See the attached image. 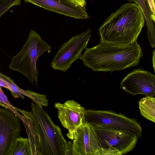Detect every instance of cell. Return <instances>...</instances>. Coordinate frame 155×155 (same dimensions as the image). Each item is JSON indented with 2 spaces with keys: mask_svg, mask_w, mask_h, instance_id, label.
Here are the masks:
<instances>
[{
  "mask_svg": "<svg viewBox=\"0 0 155 155\" xmlns=\"http://www.w3.org/2000/svg\"><path fill=\"white\" fill-rule=\"evenodd\" d=\"M19 91L22 94L29 97L41 107L43 106H47L48 105V101L46 95L40 94L29 90H24L21 88Z\"/></svg>",
  "mask_w": 155,
  "mask_h": 155,
  "instance_id": "2e32d148",
  "label": "cell"
},
{
  "mask_svg": "<svg viewBox=\"0 0 155 155\" xmlns=\"http://www.w3.org/2000/svg\"><path fill=\"white\" fill-rule=\"evenodd\" d=\"M145 20L148 40L151 47L155 46V30L154 23L151 18L150 11L147 0H137Z\"/></svg>",
  "mask_w": 155,
  "mask_h": 155,
  "instance_id": "4fadbf2b",
  "label": "cell"
},
{
  "mask_svg": "<svg viewBox=\"0 0 155 155\" xmlns=\"http://www.w3.org/2000/svg\"><path fill=\"white\" fill-rule=\"evenodd\" d=\"M51 48L40 35L32 29L21 50L12 58L9 68L21 73L32 85L37 86L38 73L36 66L37 61Z\"/></svg>",
  "mask_w": 155,
  "mask_h": 155,
  "instance_id": "277c9868",
  "label": "cell"
},
{
  "mask_svg": "<svg viewBox=\"0 0 155 155\" xmlns=\"http://www.w3.org/2000/svg\"><path fill=\"white\" fill-rule=\"evenodd\" d=\"M54 107L58 110V117L61 124L68 130L67 136L73 140L77 137L79 128L85 123V108L73 100L64 103H57Z\"/></svg>",
  "mask_w": 155,
  "mask_h": 155,
  "instance_id": "ba28073f",
  "label": "cell"
},
{
  "mask_svg": "<svg viewBox=\"0 0 155 155\" xmlns=\"http://www.w3.org/2000/svg\"><path fill=\"white\" fill-rule=\"evenodd\" d=\"M84 120L92 126L131 131L138 138L142 136L141 127L136 119L112 111L85 110Z\"/></svg>",
  "mask_w": 155,
  "mask_h": 155,
  "instance_id": "8992f818",
  "label": "cell"
},
{
  "mask_svg": "<svg viewBox=\"0 0 155 155\" xmlns=\"http://www.w3.org/2000/svg\"><path fill=\"white\" fill-rule=\"evenodd\" d=\"M143 50L137 42L120 46L100 40L99 44L85 50L80 59L94 71L110 72L138 66Z\"/></svg>",
  "mask_w": 155,
  "mask_h": 155,
  "instance_id": "7a4b0ae2",
  "label": "cell"
},
{
  "mask_svg": "<svg viewBox=\"0 0 155 155\" xmlns=\"http://www.w3.org/2000/svg\"><path fill=\"white\" fill-rule=\"evenodd\" d=\"M0 78L7 83L10 89V91L15 98L21 97L25 99L23 95L19 92L20 87H18L15 83L9 77L2 74L0 72Z\"/></svg>",
  "mask_w": 155,
  "mask_h": 155,
  "instance_id": "e0dca14e",
  "label": "cell"
},
{
  "mask_svg": "<svg viewBox=\"0 0 155 155\" xmlns=\"http://www.w3.org/2000/svg\"><path fill=\"white\" fill-rule=\"evenodd\" d=\"M91 33L88 28L61 45L51 62V67L54 70L66 71L76 60L80 59L82 51L87 48Z\"/></svg>",
  "mask_w": 155,
  "mask_h": 155,
  "instance_id": "52a82bcc",
  "label": "cell"
},
{
  "mask_svg": "<svg viewBox=\"0 0 155 155\" xmlns=\"http://www.w3.org/2000/svg\"><path fill=\"white\" fill-rule=\"evenodd\" d=\"M120 87L126 93L133 95L154 97L155 75L140 68L134 69L123 79Z\"/></svg>",
  "mask_w": 155,
  "mask_h": 155,
  "instance_id": "30bf717a",
  "label": "cell"
},
{
  "mask_svg": "<svg viewBox=\"0 0 155 155\" xmlns=\"http://www.w3.org/2000/svg\"><path fill=\"white\" fill-rule=\"evenodd\" d=\"M0 86L4 87L9 90H10V89L7 84V83L0 78Z\"/></svg>",
  "mask_w": 155,
  "mask_h": 155,
  "instance_id": "7402d4cb",
  "label": "cell"
},
{
  "mask_svg": "<svg viewBox=\"0 0 155 155\" xmlns=\"http://www.w3.org/2000/svg\"><path fill=\"white\" fill-rule=\"evenodd\" d=\"M27 130L32 155H66L69 141L48 113L33 101L31 111L15 108Z\"/></svg>",
  "mask_w": 155,
  "mask_h": 155,
  "instance_id": "6da1fadb",
  "label": "cell"
},
{
  "mask_svg": "<svg viewBox=\"0 0 155 155\" xmlns=\"http://www.w3.org/2000/svg\"><path fill=\"white\" fill-rule=\"evenodd\" d=\"M140 113L145 118L154 123L155 122V98L146 96L139 101Z\"/></svg>",
  "mask_w": 155,
  "mask_h": 155,
  "instance_id": "5bb4252c",
  "label": "cell"
},
{
  "mask_svg": "<svg viewBox=\"0 0 155 155\" xmlns=\"http://www.w3.org/2000/svg\"><path fill=\"white\" fill-rule=\"evenodd\" d=\"M150 11L151 18L152 21L155 23V0H147Z\"/></svg>",
  "mask_w": 155,
  "mask_h": 155,
  "instance_id": "ffe728a7",
  "label": "cell"
},
{
  "mask_svg": "<svg viewBox=\"0 0 155 155\" xmlns=\"http://www.w3.org/2000/svg\"><path fill=\"white\" fill-rule=\"evenodd\" d=\"M155 50L153 51V67L154 68V72L155 71V65H154V59H155Z\"/></svg>",
  "mask_w": 155,
  "mask_h": 155,
  "instance_id": "603a6c76",
  "label": "cell"
},
{
  "mask_svg": "<svg viewBox=\"0 0 155 155\" xmlns=\"http://www.w3.org/2000/svg\"><path fill=\"white\" fill-rule=\"evenodd\" d=\"M20 4L21 0H0V18L11 7Z\"/></svg>",
  "mask_w": 155,
  "mask_h": 155,
  "instance_id": "ac0fdd59",
  "label": "cell"
},
{
  "mask_svg": "<svg viewBox=\"0 0 155 155\" xmlns=\"http://www.w3.org/2000/svg\"><path fill=\"white\" fill-rule=\"evenodd\" d=\"M70 2L75 5L84 8L85 7L86 5V0H68Z\"/></svg>",
  "mask_w": 155,
  "mask_h": 155,
  "instance_id": "44dd1931",
  "label": "cell"
},
{
  "mask_svg": "<svg viewBox=\"0 0 155 155\" xmlns=\"http://www.w3.org/2000/svg\"><path fill=\"white\" fill-rule=\"evenodd\" d=\"M22 129L21 119L9 109L0 107V155H8Z\"/></svg>",
  "mask_w": 155,
  "mask_h": 155,
  "instance_id": "9c48e42d",
  "label": "cell"
},
{
  "mask_svg": "<svg viewBox=\"0 0 155 155\" xmlns=\"http://www.w3.org/2000/svg\"><path fill=\"white\" fill-rule=\"evenodd\" d=\"M129 1L130 2H132L136 3V4L138 5V2L137 0H126Z\"/></svg>",
  "mask_w": 155,
  "mask_h": 155,
  "instance_id": "cb8c5ba5",
  "label": "cell"
},
{
  "mask_svg": "<svg viewBox=\"0 0 155 155\" xmlns=\"http://www.w3.org/2000/svg\"><path fill=\"white\" fill-rule=\"evenodd\" d=\"M0 105L4 108L9 109L7 107H6L5 105L4 104H3L0 101Z\"/></svg>",
  "mask_w": 155,
  "mask_h": 155,
  "instance_id": "d4e9b609",
  "label": "cell"
},
{
  "mask_svg": "<svg viewBox=\"0 0 155 155\" xmlns=\"http://www.w3.org/2000/svg\"><path fill=\"white\" fill-rule=\"evenodd\" d=\"M8 155H32L28 138L20 136L17 138L13 143Z\"/></svg>",
  "mask_w": 155,
  "mask_h": 155,
  "instance_id": "9a60e30c",
  "label": "cell"
},
{
  "mask_svg": "<svg viewBox=\"0 0 155 155\" xmlns=\"http://www.w3.org/2000/svg\"><path fill=\"white\" fill-rule=\"evenodd\" d=\"M91 126L102 148L103 155H124L133 150L137 144L138 138L131 131Z\"/></svg>",
  "mask_w": 155,
  "mask_h": 155,
  "instance_id": "5b68a950",
  "label": "cell"
},
{
  "mask_svg": "<svg viewBox=\"0 0 155 155\" xmlns=\"http://www.w3.org/2000/svg\"><path fill=\"white\" fill-rule=\"evenodd\" d=\"M145 23L139 6L130 2L122 5L104 21L99 29L100 40L120 46L137 42Z\"/></svg>",
  "mask_w": 155,
  "mask_h": 155,
  "instance_id": "3957f363",
  "label": "cell"
},
{
  "mask_svg": "<svg viewBox=\"0 0 155 155\" xmlns=\"http://www.w3.org/2000/svg\"><path fill=\"white\" fill-rule=\"evenodd\" d=\"M85 123L77 131L73 141L75 155H103V150L93 127Z\"/></svg>",
  "mask_w": 155,
  "mask_h": 155,
  "instance_id": "8fae6325",
  "label": "cell"
},
{
  "mask_svg": "<svg viewBox=\"0 0 155 155\" xmlns=\"http://www.w3.org/2000/svg\"><path fill=\"white\" fill-rule=\"evenodd\" d=\"M47 10L76 19H88L85 8L76 5L68 0H24Z\"/></svg>",
  "mask_w": 155,
  "mask_h": 155,
  "instance_id": "7c38bea8",
  "label": "cell"
},
{
  "mask_svg": "<svg viewBox=\"0 0 155 155\" xmlns=\"http://www.w3.org/2000/svg\"><path fill=\"white\" fill-rule=\"evenodd\" d=\"M0 101L7 107L8 109L19 117L20 114L15 107H13L9 101L6 96L4 93L1 86H0Z\"/></svg>",
  "mask_w": 155,
  "mask_h": 155,
  "instance_id": "d6986e66",
  "label": "cell"
}]
</instances>
